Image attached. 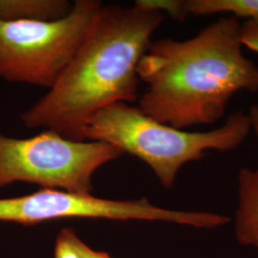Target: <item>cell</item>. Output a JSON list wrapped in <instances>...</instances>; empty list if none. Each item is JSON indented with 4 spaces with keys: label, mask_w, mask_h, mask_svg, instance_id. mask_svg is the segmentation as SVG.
<instances>
[{
    "label": "cell",
    "mask_w": 258,
    "mask_h": 258,
    "mask_svg": "<svg viewBox=\"0 0 258 258\" xmlns=\"http://www.w3.org/2000/svg\"><path fill=\"white\" fill-rule=\"evenodd\" d=\"M242 22L228 16L185 40L151 42L137 67L138 107L177 129L216 123L240 91L258 92V66L243 53Z\"/></svg>",
    "instance_id": "6da1fadb"
},
{
    "label": "cell",
    "mask_w": 258,
    "mask_h": 258,
    "mask_svg": "<svg viewBox=\"0 0 258 258\" xmlns=\"http://www.w3.org/2000/svg\"><path fill=\"white\" fill-rule=\"evenodd\" d=\"M139 4L102 5L82 45L55 85L20 115L28 128L85 141L88 121L103 107L138 100L137 67L164 21Z\"/></svg>",
    "instance_id": "7a4b0ae2"
},
{
    "label": "cell",
    "mask_w": 258,
    "mask_h": 258,
    "mask_svg": "<svg viewBox=\"0 0 258 258\" xmlns=\"http://www.w3.org/2000/svg\"><path fill=\"white\" fill-rule=\"evenodd\" d=\"M251 132L248 114L232 113L218 128L188 132L146 115L138 106L116 102L93 115L85 139L108 144L148 165L161 184L170 188L183 166L202 159L209 150L230 151Z\"/></svg>",
    "instance_id": "3957f363"
},
{
    "label": "cell",
    "mask_w": 258,
    "mask_h": 258,
    "mask_svg": "<svg viewBox=\"0 0 258 258\" xmlns=\"http://www.w3.org/2000/svg\"><path fill=\"white\" fill-rule=\"evenodd\" d=\"M102 5L97 0H76L62 19L0 20V78L51 89L82 45Z\"/></svg>",
    "instance_id": "277c9868"
},
{
    "label": "cell",
    "mask_w": 258,
    "mask_h": 258,
    "mask_svg": "<svg viewBox=\"0 0 258 258\" xmlns=\"http://www.w3.org/2000/svg\"><path fill=\"white\" fill-rule=\"evenodd\" d=\"M123 153L97 141H75L52 130L32 138L8 137L0 132V187L16 182L42 188L91 194L94 173Z\"/></svg>",
    "instance_id": "5b68a950"
},
{
    "label": "cell",
    "mask_w": 258,
    "mask_h": 258,
    "mask_svg": "<svg viewBox=\"0 0 258 258\" xmlns=\"http://www.w3.org/2000/svg\"><path fill=\"white\" fill-rule=\"evenodd\" d=\"M69 218L172 222L202 229L217 228L222 224L217 213L167 210L146 198L117 201L91 194L40 188L34 194L0 199V221L31 226Z\"/></svg>",
    "instance_id": "8992f818"
},
{
    "label": "cell",
    "mask_w": 258,
    "mask_h": 258,
    "mask_svg": "<svg viewBox=\"0 0 258 258\" xmlns=\"http://www.w3.org/2000/svg\"><path fill=\"white\" fill-rule=\"evenodd\" d=\"M235 233L241 244L258 249V167L240 170Z\"/></svg>",
    "instance_id": "52a82bcc"
},
{
    "label": "cell",
    "mask_w": 258,
    "mask_h": 258,
    "mask_svg": "<svg viewBox=\"0 0 258 258\" xmlns=\"http://www.w3.org/2000/svg\"><path fill=\"white\" fill-rule=\"evenodd\" d=\"M72 6L67 0H0V20L52 21L64 18Z\"/></svg>",
    "instance_id": "ba28073f"
},
{
    "label": "cell",
    "mask_w": 258,
    "mask_h": 258,
    "mask_svg": "<svg viewBox=\"0 0 258 258\" xmlns=\"http://www.w3.org/2000/svg\"><path fill=\"white\" fill-rule=\"evenodd\" d=\"M177 21L188 16L229 14L246 20L258 19V0H177Z\"/></svg>",
    "instance_id": "9c48e42d"
},
{
    "label": "cell",
    "mask_w": 258,
    "mask_h": 258,
    "mask_svg": "<svg viewBox=\"0 0 258 258\" xmlns=\"http://www.w3.org/2000/svg\"><path fill=\"white\" fill-rule=\"evenodd\" d=\"M83 243L73 230H62L55 241V258H85Z\"/></svg>",
    "instance_id": "30bf717a"
},
{
    "label": "cell",
    "mask_w": 258,
    "mask_h": 258,
    "mask_svg": "<svg viewBox=\"0 0 258 258\" xmlns=\"http://www.w3.org/2000/svg\"><path fill=\"white\" fill-rule=\"evenodd\" d=\"M240 38L243 47L258 53V19L242 22Z\"/></svg>",
    "instance_id": "8fae6325"
},
{
    "label": "cell",
    "mask_w": 258,
    "mask_h": 258,
    "mask_svg": "<svg viewBox=\"0 0 258 258\" xmlns=\"http://www.w3.org/2000/svg\"><path fill=\"white\" fill-rule=\"evenodd\" d=\"M248 116H249L251 131L254 133L255 137L258 140V104H253L249 108Z\"/></svg>",
    "instance_id": "7c38bea8"
},
{
    "label": "cell",
    "mask_w": 258,
    "mask_h": 258,
    "mask_svg": "<svg viewBox=\"0 0 258 258\" xmlns=\"http://www.w3.org/2000/svg\"><path fill=\"white\" fill-rule=\"evenodd\" d=\"M83 251L85 258H111L106 252L94 250L84 243H83Z\"/></svg>",
    "instance_id": "4fadbf2b"
}]
</instances>
